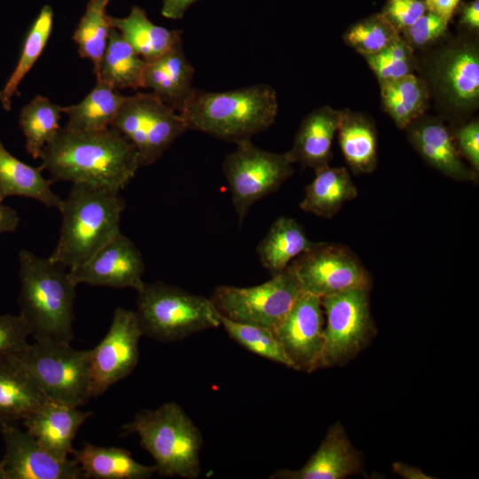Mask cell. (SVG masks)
Listing matches in <instances>:
<instances>
[{
  "mask_svg": "<svg viewBox=\"0 0 479 479\" xmlns=\"http://www.w3.org/2000/svg\"><path fill=\"white\" fill-rule=\"evenodd\" d=\"M39 159L52 184L67 181L115 192L141 167L133 144L113 127L96 131L60 128Z\"/></svg>",
  "mask_w": 479,
  "mask_h": 479,
  "instance_id": "obj_1",
  "label": "cell"
},
{
  "mask_svg": "<svg viewBox=\"0 0 479 479\" xmlns=\"http://www.w3.org/2000/svg\"><path fill=\"white\" fill-rule=\"evenodd\" d=\"M278 111L275 90L257 83L222 92L194 89L179 114L188 130L237 144L268 129Z\"/></svg>",
  "mask_w": 479,
  "mask_h": 479,
  "instance_id": "obj_2",
  "label": "cell"
},
{
  "mask_svg": "<svg viewBox=\"0 0 479 479\" xmlns=\"http://www.w3.org/2000/svg\"><path fill=\"white\" fill-rule=\"evenodd\" d=\"M20 315L37 342L74 339L76 285L62 265L21 250L19 253Z\"/></svg>",
  "mask_w": 479,
  "mask_h": 479,
  "instance_id": "obj_3",
  "label": "cell"
},
{
  "mask_svg": "<svg viewBox=\"0 0 479 479\" xmlns=\"http://www.w3.org/2000/svg\"><path fill=\"white\" fill-rule=\"evenodd\" d=\"M124 208L119 192L73 184L59 209L62 223L49 258L68 271L82 265L121 232Z\"/></svg>",
  "mask_w": 479,
  "mask_h": 479,
  "instance_id": "obj_4",
  "label": "cell"
},
{
  "mask_svg": "<svg viewBox=\"0 0 479 479\" xmlns=\"http://www.w3.org/2000/svg\"><path fill=\"white\" fill-rule=\"evenodd\" d=\"M122 429L139 436L140 444L153 458L160 475L199 477L202 435L178 404L169 402L157 409L139 412Z\"/></svg>",
  "mask_w": 479,
  "mask_h": 479,
  "instance_id": "obj_5",
  "label": "cell"
},
{
  "mask_svg": "<svg viewBox=\"0 0 479 479\" xmlns=\"http://www.w3.org/2000/svg\"><path fill=\"white\" fill-rule=\"evenodd\" d=\"M136 313L143 334L164 342L221 326L210 298L161 281L145 283L137 291Z\"/></svg>",
  "mask_w": 479,
  "mask_h": 479,
  "instance_id": "obj_6",
  "label": "cell"
},
{
  "mask_svg": "<svg viewBox=\"0 0 479 479\" xmlns=\"http://www.w3.org/2000/svg\"><path fill=\"white\" fill-rule=\"evenodd\" d=\"M8 356L48 399L78 407L90 398V349H75L68 342L35 341Z\"/></svg>",
  "mask_w": 479,
  "mask_h": 479,
  "instance_id": "obj_7",
  "label": "cell"
},
{
  "mask_svg": "<svg viewBox=\"0 0 479 479\" xmlns=\"http://www.w3.org/2000/svg\"><path fill=\"white\" fill-rule=\"evenodd\" d=\"M227 154L223 170L240 224L258 200L276 192L294 173L287 153H273L255 145L250 139L238 142Z\"/></svg>",
  "mask_w": 479,
  "mask_h": 479,
  "instance_id": "obj_8",
  "label": "cell"
},
{
  "mask_svg": "<svg viewBox=\"0 0 479 479\" xmlns=\"http://www.w3.org/2000/svg\"><path fill=\"white\" fill-rule=\"evenodd\" d=\"M369 292L352 289L321 298L326 320L320 369L349 363L377 334Z\"/></svg>",
  "mask_w": 479,
  "mask_h": 479,
  "instance_id": "obj_9",
  "label": "cell"
},
{
  "mask_svg": "<svg viewBox=\"0 0 479 479\" xmlns=\"http://www.w3.org/2000/svg\"><path fill=\"white\" fill-rule=\"evenodd\" d=\"M111 127L133 144L141 167L159 160L188 130L181 114L152 92L126 96Z\"/></svg>",
  "mask_w": 479,
  "mask_h": 479,
  "instance_id": "obj_10",
  "label": "cell"
},
{
  "mask_svg": "<svg viewBox=\"0 0 479 479\" xmlns=\"http://www.w3.org/2000/svg\"><path fill=\"white\" fill-rule=\"evenodd\" d=\"M301 293L299 281L288 266L256 286H219L215 288L210 300L219 313L231 320L273 331Z\"/></svg>",
  "mask_w": 479,
  "mask_h": 479,
  "instance_id": "obj_11",
  "label": "cell"
},
{
  "mask_svg": "<svg viewBox=\"0 0 479 479\" xmlns=\"http://www.w3.org/2000/svg\"><path fill=\"white\" fill-rule=\"evenodd\" d=\"M290 268L302 292L320 298L352 289L370 291L372 277L357 255L339 243L314 242Z\"/></svg>",
  "mask_w": 479,
  "mask_h": 479,
  "instance_id": "obj_12",
  "label": "cell"
},
{
  "mask_svg": "<svg viewBox=\"0 0 479 479\" xmlns=\"http://www.w3.org/2000/svg\"><path fill=\"white\" fill-rule=\"evenodd\" d=\"M142 335L136 311L116 308L106 334L90 349V397L103 394L134 370Z\"/></svg>",
  "mask_w": 479,
  "mask_h": 479,
  "instance_id": "obj_13",
  "label": "cell"
},
{
  "mask_svg": "<svg viewBox=\"0 0 479 479\" xmlns=\"http://www.w3.org/2000/svg\"><path fill=\"white\" fill-rule=\"evenodd\" d=\"M325 316L321 298L302 292L272 331L294 365L308 373L320 369Z\"/></svg>",
  "mask_w": 479,
  "mask_h": 479,
  "instance_id": "obj_14",
  "label": "cell"
},
{
  "mask_svg": "<svg viewBox=\"0 0 479 479\" xmlns=\"http://www.w3.org/2000/svg\"><path fill=\"white\" fill-rule=\"evenodd\" d=\"M5 452L1 460L4 479L83 478L75 459H59L13 422L1 421Z\"/></svg>",
  "mask_w": 479,
  "mask_h": 479,
  "instance_id": "obj_15",
  "label": "cell"
},
{
  "mask_svg": "<svg viewBox=\"0 0 479 479\" xmlns=\"http://www.w3.org/2000/svg\"><path fill=\"white\" fill-rule=\"evenodd\" d=\"M145 263L137 246L122 232L118 233L87 262L69 270L73 282L112 288L131 287L139 291L145 282Z\"/></svg>",
  "mask_w": 479,
  "mask_h": 479,
  "instance_id": "obj_16",
  "label": "cell"
},
{
  "mask_svg": "<svg viewBox=\"0 0 479 479\" xmlns=\"http://www.w3.org/2000/svg\"><path fill=\"white\" fill-rule=\"evenodd\" d=\"M365 475L362 453L350 443L340 421L328 428L317 451L299 469L282 468L271 479H343Z\"/></svg>",
  "mask_w": 479,
  "mask_h": 479,
  "instance_id": "obj_17",
  "label": "cell"
},
{
  "mask_svg": "<svg viewBox=\"0 0 479 479\" xmlns=\"http://www.w3.org/2000/svg\"><path fill=\"white\" fill-rule=\"evenodd\" d=\"M92 415L76 406L49 400L23 420L27 431L59 459L74 452L73 441L80 427Z\"/></svg>",
  "mask_w": 479,
  "mask_h": 479,
  "instance_id": "obj_18",
  "label": "cell"
},
{
  "mask_svg": "<svg viewBox=\"0 0 479 479\" xmlns=\"http://www.w3.org/2000/svg\"><path fill=\"white\" fill-rule=\"evenodd\" d=\"M407 128L411 144L433 169L458 182H477L478 173L465 164L453 135L443 122L415 121Z\"/></svg>",
  "mask_w": 479,
  "mask_h": 479,
  "instance_id": "obj_19",
  "label": "cell"
},
{
  "mask_svg": "<svg viewBox=\"0 0 479 479\" xmlns=\"http://www.w3.org/2000/svg\"><path fill=\"white\" fill-rule=\"evenodd\" d=\"M193 75L194 67L180 40L157 59L146 62L143 89L151 90L163 103L180 113L194 90Z\"/></svg>",
  "mask_w": 479,
  "mask_h": 479,
  "instance_id": "obj_20",
  "label": "cell"
},
{
  "mask_svg": "<svg viewBox=\"0 0 479 479\" xmlns=\"http://www.w3.org/2000/svg\"><path fill=\"white\" fill-rule=\"evenodd\" d=\"M343 111L324 106L308 114L301 122L292 148L287 152L293 163L314 171L329 165L332 143Z\"/></svg>",
  "mask_w": 479,
  "mask_h": 479,
  "instance_id": "obj_21",
  "label": "cell"
},
{
  "mask_svg": "<svg viewBox=\"0 0 479 479\" xmlns=\"http://www.w3.org/2000/svg\"><path fill=\"white\" fill-rule=\"evenodd\" d=\"M49 400L20 365L9 356L0 358V422L23 420Z\"/></svg>",
  "mask_w": 479,
  "mask_h": 479,
  "instance_id": "obj_22",
  "label": "cell"
},
{
  "mask_svg": "<svg viewBox=\"0 0 479 479\" xmlns=\"http://www.w3.org/2000/svg\"><path fill=\"white\" fill-rule=\"evenodd\" d=\"M357 196V188L344 167L326 166L315 171L299 203L302 210L323 218H332Z\"/></svg>",
  "mask_w": 479,
  "mask_h": 479,
  "instance_id": "obj_23",
  "label": "cell"
},
{
  "mask_svg": "<svg viewBox=\"0 0 479 479\" xmlns=\"http://www.w3.org/2000/svg\"><path fill=\"white\" fill-rule=\"evenodd\" d=\"M83 478L147 479L156 473V467L135 460L131 453L119 447H106L86 443L72 453Z\"/></svg>",
  "mask_w": 479,
  "mask_h": 479,
  "instance_id": "obj_24",
  "label": "cell"
},
{
  "mask_svg": "<svg viewBox=\"0 0 479 479\" xmlns=\"http://www.w3.org/2000/svg\"><path fill=\"white\" fill-rule=\"evenodd\" d=\"M43 169L29 166L9 153L0 141V201L10 196L35 199L48 208H60L63 199L56 194Z\"/></svg>",
  "mask_w": 479,
  "mask_h": 479,
  "instance_id": "obj_25",
  "label": "cell"
},
{
  "mask_svg": "<svg viewBox=\"0 0 479 479\" xmlns=\"http://www.w3.org/2000/svg\"><path fill=\"white\" fill-rule=\"evenodd\" d=\"M313 244L297 221L282 216L272 223L256 251L263 268L273 276L286 270Z\"/></svg>",
  "mask_w": 479,
  "mask_h": 479,
  "instance_id": "obj_26",
  "label": "cell"
},
{
  "mask_svg": "<svg viewBox=\"0 0 479 479\" xmlns=\"http://www.w3.org/2000/svg\"><path fill=\"white\" fill-rule=\"evenodd\" d=\"M111 27L146 62L153 60L182 40L181 31L171 30L153 23L145 11L133 5L124 18L109 17Z\"/></svg>",
  "mask_w": 479,
  "mask_h": 479,
  "instance_id": "obj_27",
  "label": "cell"
},
{
  "mask_svg": "<svg viewBox=\"0 0 479 479\" xmlns=\"http://www.w3.org/2000/svg\"><path fill=\"white\" fill-rule=\"evenodd\" d=\"M444 55L439 76L449 99L461 108L475 106L479 98V56L475 47H459Z\"/></svg>",
  "mask_w": 479,
  "mask_h": 479,
  "instance_id": "obj_28",
  "label": "cell"
},
{
  "mask_svg": "<svg viewBox=\"0 0 479 479\" xmlns=\"http://www.w3.org/2000/svg\"><path fill=\"white\" fill-rule=\"evenodd\" d=\"M125 97L107 83L97 81L81 102L61 106V112L68 117L65 127L78 131H96L111 127Z\"/></svg>",
  "mask_w": 479,
  "mask_h": 479,
  "instance_id": "obj_29",
  "label": "cell"
},
{
  "mask_svg": "<svg viewBox=\"0 0 479 479\" xmlns=\"http://www.w3.org/2000/svg\"><path fill=\"white\" fill-rule=\"evenodd\" d=\"M146 61L124 40L119 31L111 28L107 45L95 76L116 90L143 88Z\"/></svg>",
  "mask_w": 479,
  "mask_h": 479,
  "instance_id": "obj_30",
  "label": "cell"
},
{
  "mask_svg": "<svg viewBox=\"0 0 479 479\" xmlns=\"http://www.w3.org/2000/svg\"><path fill=\"white\" fill-rule=\"evenodd\" d=\"M340 148L354 174H368L377 166V133L369 120L360 114L343 112L337 130Z\"/></svg>",
  "mask_w": 479,
  "mask_h": 479,
  "instance_id": "obj_31",
  "label": "cell"
},
{
  "mask_svg": "<svg viewBox=\"0 0 479 479\" xmlns=\"http://www.w3.org/2000/svg\"><path fill=\"white\" fill-rule=\"evenodd\" d=\"M380 84L382 106L398 128L406 129L427 109L428 90L413 74Z\"/></svg>",
  "mask_w": 479,
  "mask_h": 479,
  "instance_id": "obj_32",
  "label": "cell"
},
{
  "mask_svg": "<svg viewBox=\"0 0 479 479\" xmlns=\"http://www.w3.org/2000/svg\"><path fill=\"white\" fill-rule=\"evenodd\" d=\"M52 28L53 11L50 5L45 4L42 7L26 35L20 56L13 72L3 89L0 90V103L4 110H11L12 99L18 92L20 82L42 54Z\"/></svg>",
  "mask_w": 479,
  "mask_h": 479,
  "instance_id": "obj_33",
  "label": "cell"
},
{
  "mask_svg": "<svg viewBox=\"0 0 479 479\" xmlns=\"http://www.w3.org/2000/svg\"><path fill=\"white\" fill-rule=\"evenodd\" d=\"M61 106L48 98L37 95L20 111L19 123L26 137V150L39 159L45 145L57 135Z\"/></svg>",
  "mask_w": 479,
  "mask_h": 479,
  "instance_id": "obj_34",
  "label": "cell"
},
{
  "mask_svg": "<svg viewBox=\"0 0 479 479\" xmlns=\"http://www.w3.org/2000/svg\"><path fill=\"white\" fill-rule=\"evenodd\" d=\"M110 0H89L73 34L80 57L89 59L96 75L105 53L112 28L106 6Z\"/></svg>",
  "mask_w": 479,
  "mask_h": 479,
  "instance_id": "obj_35",
  "label": "cell"
},
{
  "mask_svg": "<svg viewBox=\"0 0 479 479\" xmlns=\"http://www.w3.org/2000/svg\"><path fill=\"white\" fill-rule=\"evenodd\" d=\"M221 326L228 335L249 351L291 369L294 365L272 330L231 320L221 315Z\"/></svg>",
  "mask_w": 479,
  "mask_h": 479,
  "instance_id": "obj_36",
  "label": "cell"
},
{
  "mask_svg": "<svg viewBox=\"0 0 479 479\" xmlns=\"http://www.w3.org/2000/svg\"><path fill=\"white\" fill-rule=\"evenodd\" d=\"M400 38L399 30L383 13L357 23L344 37L363 56L375 54Z\"/></svg>",
  "mask_w": 479,
  "mask_h": 479,
  "instance_id": "obj_37",
  "label": "cell"
},
{
  "mask_svg": "<svg viewBox=\"0 0 479 479\" xmlns=\"http://www.w3.org/2000/svg\"><path fill=\"white\" fill-rule=\"evenodd\" d=\"M364 57L380 82L412 74L413 67L412 46L402 37L382 51Z\"/></svg>",
  "mask_w": 479,
  "mask_h": 479,
  "instance_id": "obj_38",
  "label": "cell"
},
{
  "mask_svg": "<svg viewBox=\"0 0 479 479\" xmlns=\"http://www.w3.org/2000/svg\"><path fill=\"white\" fill-rule=\"evenodd\" d=\"M29 335V326L20 314L0 316V358L27 346Z\"/></svg>",
  "mask_w": 479,
  "mask_h": 479,
  "instance_id": "obj_39",
  "label": "cell"
},
{
  "mask_svg": "<svg viewBox=\"0 0 479 479\" xmlns=\"http://www.w3.org/2000/svg\"><path fill=\"white\" fill-rule=\"evenodd\" d=\"M448 23L447 20L437 14L430 12L424 13L411 27L404 30L406 42L411 46L427 45L445 32Z\"/></svg>",
  "mask_w": 479,
  "mask_h": 479,
  "instance_id": "obj_40",
  "label": "cell"
},
{
  "mask_svg": "<svg viewBox=\"0 0 479 479\" xmlns=\"http://www.w3.org/2000/svg\"><path fill=\"white\" fill-rule=\"evenodd\" d=\"M424 2L420 0H389L383 14L398 29L411 27L426 12Z\"/></svg>",
  "mask_w": 479,
  "mask_h": 479,
  "instance_id": "obj_41",
  "label": "cell"
},
{
  "mask_svg": "<svg viewBox=\"0 0 479 479\" xmlns=\"http://www.w3.org/2000/svg\"><path fill=\"white\" fill-rule=\"evenodd\" d=\"M456 146L476 173L479 171V123L470 122L460 127L453 136Z\"/></svg>",
  "mask_w": 479,
  "mask_h": 479,
  "instance_id": "obj_42",
  "label": "cell"
},
{
  "mask_svg": "<svg viewBox=\"0 0 479 479\" xmlns=\"http://www.w3.org/2000/svg\"><path fill=\"white\" fill-rule=\"evenodd\" d=\"M200 0H163L161 14L170 20L182 19L187 9Z\"/></svg>",
  "mask_w": 479,
  "mask_h": 479,
  "instance_id": "obj_43",
  "label": "cell"
},
{
  "mask_svg": "<svg viewBox=\"0 0 479 479\" xmlns=\"http://www.w3.org/2000/svg\"><path fill=\"white\" fill-rule=\"evenodd\" d=\"M460 0H425L426 9L449 22Z\"/></svg>",
  "mask_w": 479,
  "mask_h": 479,
  "instance_id": "obj_44",
  "label": "cell"
},
{
  "mask_svg": "<svg viewBox=\"0 0 479 479\" xmlns=\"http://www.w3.org/2000/svg\"><path fill=\"white\" fill-rule=\"evenodd\" d=\"M19 223L20 218L17 211L0 201V235L4 232H14Z\"/></svg>",
  "mask_w": 479,
  "mask_h": 479,
  "instance_id": "obj_45",
  "label": "cell"
},
{
  "mask_svg": "<svg viewBox=\"0 0 479 479\" xmlns=\"http://www.w3.org/2000/svg\"><path fill=\"white\" fill-rule=\"evenodd\" d=\"M394 472L404 479H434L436 477L425 474L420 468L412 467L403 462L392 464Z\"/></svg>",
  "mask_w": 479,
  "mask_h": 479,
  "instance_id": "obj_46",
  "label": "cell"
},
{
  "mask_svg": "<svg viewBox=\"0 0 479 479\" xmlns=\"http://www.w3.org/2000/svg\"><path fill=\"white\" fill-rule=\"evenodd\" d=\"M461 23L471 28L479 27V2L475 0L464 5L462 9Z\"/></svg>",
  "mask_w": 479,
  "mask_h": 479,
  "instance_id": "obj_47",
  "label": "cell"
},
{
  "mask_svg": "<svg viewBox=\"0 0 479 479\" xmlns=\"http://www.w3.org/2000/svg\"><path fill=\"white\" fill-rule=\"evenodd\" d=\"M0 479H4V475L1 467V460H0Z\"/></svg>",
  "mask_w": 479,
  "mask_h": 479,
  "instance_id": "obj_48",
  "label": "cell"
}]
</instances>
